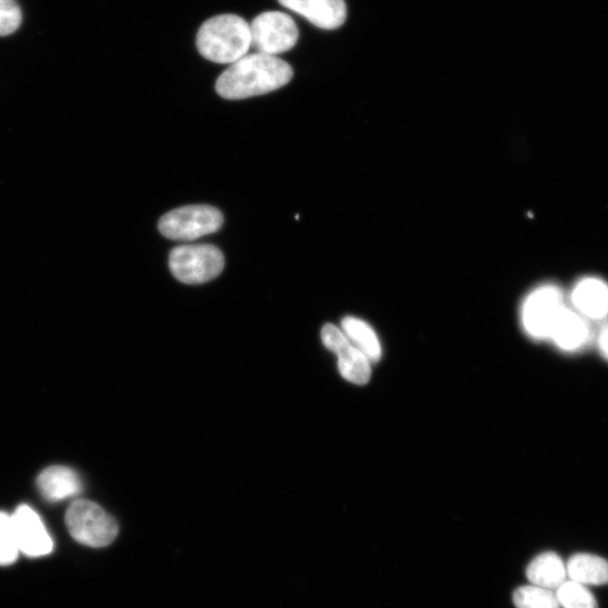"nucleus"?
<instances>
[{
  "label": "nucleus",
  "mask_w": 608,
  "mask_h": 608,
  "mask_svg": "<svg viewBox=\"0 0 608 608\" xmlns=\"http://www.w3.org/2000/svg\"><path fill=\"white\" fill-rule=\"evenodd\" d=\"M565 307L563 292L557 287L545 286L536 289L523 306L525 330L538 340H546Z\"/></svg>",
  "instance_id": "nucleus-7"
},
{
  "label": "nucleus",
  "mask_w": 608,
  "mask_h": 608,
  "mask_svg": "<svg viewBox=\"0 0 608 608\" xmlns=\"http://www.w3.org/2000/svg\"><path fill=\"white\" fill-rule=\"evenodd\" d=\"M279 3L322 30L340 29L348 18L346 0H279Z\"/></svg>",
  "instance_id": "nucleus-10"
},
{
  "label": "nucleus",
  "mask_w": 608,
  "mask_h": 608,
  "mask_svg": "<svg viewBox=\"0 0 608 608\" xmlns=\"http://www.w3.org/2000/svg\"><path fill=\"white\" fill-rule=\"evenodd\" d=\"M65 524L78 543L91 548L110 546L118 533L116 521L90 501L73 503L66 511Z\"/></svg>",
  "instance_id": "nucleus-3"
},
{
  "label": "nucleus",
  "mask_w": 608,
  "mask_h": 608,
  "mask_svg": "<svg viewBox=\"0 0 608 608\" xmlns=\"http://www.w3.org/2000/svg\"><path fill=\"white\" fill-rule=\"evenodd\" d=\"M19 553L12 518L6 513H0V566L14 564Z\"/></svg>",
  "instance_id": "nucleus-19"
},
{
  "label": "nucleus",
  "mask_w": 608,
  "mask_h": 608,
  "mask_svg": "<svg viewBox=\"0 0 608 608\" xmlns=\"http://www.w3.org/2000/svg\"><path fill=\"white\" fill-rule=\"evenodd\" d=\"M571 300L584 318L598 320L608 315V286L599 279L587 278L578 282Z\"/></svg>",
  "instance_id": "nucleus-13"
},
{
  "label": "nucleus",
  "mask_w": 608,
  "mask_h": 608,
  "mask_svg": "<svg viewBox=\"0 0 608 608\" xmlns=\"http://www.w3.org/2000/svg\"><path fill=\"white\" fill-rule=\"evenodd\" d=\"M251 47L258 53L275 55L296 47L299 30L291 17L282 12H266L250 24Z\"/></svg>",
  "instance_id": "nucleus-6"
},
{
  "label": "nucleus",
  "mask_w": 608,
  "mask_h": 608,
  "mask_svg": "<svg viewBox=\"0 0 608 608\" xmlns=\"http://www.w3.org/2000/svg\"><path fill=\"white\" fill-rule=\"evenodd\" d=\"M202 56L217 63H234L251 48L250 24L234 14L215 17L203 24L196 37Z\"/></svg>",
  "instance_id": "nucleus-2"
},
{
  "label": "nucleus",
  "mask_w": 608,
  "mask_h": 608,
  "mask_svg": "<svg viewBox=\"0 0 608 608\" xmlns=\"http://www.w3.org/2000/svg\"><path fill=\"white\" fill-rule=\"evenodd\" d=\"M343 328L347 336L370 361H378L381 358V346L378 337L368 323L349 317L343 320Z\"/></svg>",
  "instance_id": "nucleus-16"
},
{
  "label": "nucleus",
  "mask_w": 608,
  "mask_h": 608,
  "mask_svg": "<svg viewBox=\"0 0 608 608\" xmlns=\"http://www.w3.org/2000/svg\"><path fill=\"white\" fill-rule=\"evenodd\" d=\"M598 349L601 355L608 360V324L602 327L598 334Z\"/></svg>",
  "instance_id": "nucleus-21"
},
{
  "label": "nucleus",
  "mask_w": 608,
  "mask_h": 608,
  "mask_svg": "<svg viewBox=\"0 0 608 608\" xmlns=\"http://www.w3.org/2000/svg\"><path fill=\"white\" fill-rule=\"evenodd\" d=\"M22 11L17 0H0V37H8L19 30Z\"/></svg>",
  "instance_id": "nucleus-20"
},
{
  "label": "nucleus",
  "mask_w": 608,
  "mask_h": 608,
  "mask_svg": "<svg viewBox=\"0 0 608 608\" xmlns=\"http://www.w3.org/2000/svg\"><path fill=\"white\" fill-rule=\"evenodd\" d=\"M549 338L563 351L576 352L588 343L590 329L586 318L565 307L557 318Z\"/></svg>",
  "instance_id": "nucleus-12"
},
{
  "label": "nucleus",
  "mask_w": 608,
  "mask_h": 608,
  "mask_svg": "<svg viewBox=\"0 0 608 608\" xmlns=\"http://www.w3.org/2000/svg\"><path fill=\"white\" fill-rule=\"evenodd\" d=\"M223 214L209 206H188L166 214L159 221L162 235L168 239L190 241L218 231Z\"/></svg>",
  "instance_id": "nucleus-5"
},
{
  "label": "nucleus",
  "mask_w": 608,
  "mask_h": 608,
  "mask_svg": "<svg viewBox=\"0 0 608 608\" xmlns=\"http://www.w3.org/2000/svg\"><path fill=\"white\" fill-rule=\"evenodd\" d=\"M38 488L49 502H60L80 495L83 483L79 473L66 466L54 465L45 468L38 478Z\"/></svg>",
  "instance_id": "nucleus-11"
},
{
  "label": "nucleus",
  "mask_w": 608,
  "mask_h": 608,
  "mask_svg": "<svg viewBox=\"0 0 608 608\" xmlns=\"http://www.w3.org/2000/svg\"><path fill=\"white\" fill-rule=\"evenodd\" d=\"M513 601L516 608H561L556 591L534 585L517 588Z\"/></svg>",
  "instance_id": "nucleus-17"
},
{
  "label": "nucleus",
  "mask_w": 608,
  "mask_h": 608,
  "mask_svg": "<svg viewBox=\"0 0 608 608\" xmlns=\"http://www.w3.org/2000/svg\"><path fill=\"white\" fill-rule=\"evenodd\" d=\"M292 78L293 71L288 62L257 52L234 62L219 78L216 90L226 100H246L278 91Z\"/></svg>",
  "instance_id": "nucleus-1"
},
{
  "label": "nucleus",
  "mask_w": 608,
  "mask_h": 608,
  "mask_svg": "<svg viewBox=\"0 0 608 608\" xmlns=\"http://www.w3.org/2000/svg\"><path fill=\"white\" fill-rule=\"evenodd\" d=\"M225 267L223 251L213 245H184L172 250L169 268L185 285H202L220 276Z\"/></svg>",
  "instance_id": "nucleus-4"
},
{
  "label": "nucleus",
  "mask_w": 608,
  "mask_h": 608,
  "mask_svg": "<svg viewBox=\"0 0 608 608\" xmlns=\"http://www.w3.org/2000/svg\"><path fill=\"white\" fill-rule=\"evenodd\" d=\"M11 518L20 553L30 558H39L53 550L50 534L40 516L31 507L20 506Z\"/></svg>",
  "instance_id": "nucleus-9"
},
{
  "label": "nucleus",
  "mask_w": 608,
  "mask_h": 608,
  "mask_svg": "<svg viewBox=\"0 0 608 608\" xmlns=\"http://www.w3.org/2000/svg\"><path fill=\"white\" fill-rule=\"evenodd\" d=\"M556 595L563 608H598L595 596L587 586L567 580L557 590Z\"/></svg>",
  "instance_id": "nucleus-18"
},
{
  "label": "nucleus",
  "mask_w": 608,
  "mask_h": 608,
  "mask_svg": "<svg viewBox=\"0 0 608 608\" xmlns=\"http://www.w3.org/2000/svg\"><path fill=\"white\" fill-rule=\"evenodd\" d=\"M567 566L568 579L584 586H602L608 584V561L601 557L578 554L573 556Z\"/></svg>",
  "instance_id": "nucleus-15"
},
{
  "label": "nucleus",
  "mask_w": 608,
  "mask_h": 608,
  "mask_svg": "<svg viewBox=\"0 0 608 608\" xmlns=\"http://www.w3.org/2000/svg\"><path fill=\"white\" fill-rule=\"evenodd\" d=\"M324 347L338 355L341 374L355 384H365L371 378L370 360L353 347L349 337L332 324H326L321 332Z\"/></svg>",
  "instance_id": "nucleus-8"
},
{
  "label": "nucleus",
  "mask_w": 608,
  "mask_h": 608,
  "mask_svg": "<svg viewBox=\"0 0 608 608\" xmlns=\"http://www.w3.org/2000/svg\"><path fill=\"white\" fill-rule=\"evenodd\" d=\"M526 577L530 585L555 591L567 581V566L557 554L546 553L532 560Z\"/></svg>",
  "instance_id": "nucleus-14"
}]
</instances>
